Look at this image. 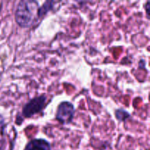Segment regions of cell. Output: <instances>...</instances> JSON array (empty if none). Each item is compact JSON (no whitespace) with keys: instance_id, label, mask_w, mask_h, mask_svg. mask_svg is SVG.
<instances>
[{"instance_id":"obj_1","label":"cell","mask_w":150,"mask_h":150,"mask_svg":"<svg viewBox=\"0 0 150 150\" xmlns=\"http://www.w3.org/2000/svg\"><path fill=\"white\" fill-rule=\"evenodd\" d=\"M39 4L36 1L22 0L18 4L15 12V20L21 28L26 29L33 26L38 20Z\"/></svg>"},{"instance_id":"obj_2","label":"cell","mask_w":150,"mask_h":150,"mask_svg":"<svg viewBox=\"0 0 150 150\" xmlns=\"http://www.w3.org/2000/svg\"><path fill=\"white\" fill-rule=\"evenodd\" d=\"M46 101L47 97L45 95H41L31 99L23 107L22 116L24 118H31L39 114L45 108Z\"/></svg>"},{"instance_id":"obj_3","label":"cell","mask_w":150,"mask_h":150,"mask_svg":"<svg viewBox=\"0 0 150 150\" xmlns=\"http://www.w3.org/2000/svg\"><path fill=\"white\" fill-rule=\"evenodd\" d=\"M76 112L74 105L68 101H63L59 104L56 113V120L61 124L68 125L73 121Z\"/></svg>"},{"instance_id":"obj_4","label":"cell","mask_w":150,"mask_h":150,"mask_svg":"<svg viewBox=\"0 0 150 150\" xmlns=\"http://www.w3.org/2000/svg\"><path fill=\"white\" fill-rule=\"evenodd\" d=\"M23 150H51V146L45 139H34L26 144Z\"/></svg>"},{"instance_id":"obj_5","label":"cell","mask_w":150,"mask_h":150,"mask_svg":"<svg viewBox=\"0 0 150 150\" xmlns=\"http://www.w3.org/2000/svg\"><path fill=\"white\" fill-rule=\"evenodd\" d=\"M56 1H46L43 3L42 6L39 7L38 10V19L41 18L45 16L50 10H52L54 7V4Z\"/></svg>"},{"instance_id":"obj_6","label":"cell","mask_w":150,"mask_h":150,"mask_svg":"<svg viewBox=\"0 0 150 150\" xmlns=\"http://www.w3.org/2000/svg\"><path fill=\"white\" fill-rule=\"evenodd\" d=\"M115 117L117 120L120 122H125L126 120L129 119L130 117V114L127 112L125 110L122 108H119L115 111Z\"/></svg>"},{"instance_id":"obj_7","label":"cell","mask_w":150,"mask_h":150,"mask_svg":"<svg viewBox=\"0 0 150 150\" xmlns=\"http://www.w3.org/2000/svg\"><path fill=\"white\" fill-rule=\"evenodd\" d=\"M5 120H4V118L3 117V116L0 114V136H3L4 135V131H5Z\"/></svg>"},{"instance_id":"obj_8","label":"cell","mask_w":150,"mask_h":150,"mask_svg":"<svg viewBox=\"0 0 150 150\" xmlns=\"http://www.w3.org/2000/svg\"><path fill=\"white\" fill-rule=\"evenodd\" d=\"M150 1H148L144 5V9L146 10V16L147 19H149V13H150Z\"/></svg>"}]
</instances>
